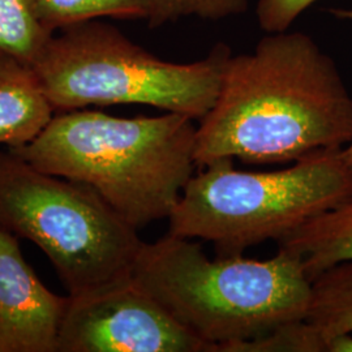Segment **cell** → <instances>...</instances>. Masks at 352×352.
<instances>
[{
    "label": "cell",
    "instance_id": "obj_16",
    "mask_svg": "<svg viewBox=\"0 0 352 352\" xmlns=\"http://www.w3.org/2000/svg\"><path fill=\"white\" fill-rule=\"evenodd\" d=\"M317 0H258L257 19L266 33L286 32L292 23Z\"/></svg>",
    "mask_w": 352,
    "mask_h": 352
},
{
    "label": "cell",
    "instance_id": "obj_4",
    "mask_svg": "<svg viewBox=\"0 0 352 352\" xmlns=\"http://www.w3.org/2000/svg\"><path fill=\"white\" fill-rule=\"evenodd\" d=\"M340 151H315L266 173L240 171L231 160L201 167L167 218L168 234L213 243L218 256L278 243L351 196L352 171Z\"/></svg>",
    "mask_w": 352,
    "mask_h": 352
},
{
    "label": "cell",
    "instance_id": "obj_18",
    "mask_svg": "<svg viewBox=\"0 0 352 352\" xmlns=\"http://www.w3.org/2000/svg\"><path fill=\"white\" fill-rule=\"evenodd\" d=\"M333 12H334V14H337V16L349 19V20L352 21V8L351 10H334ZM340 154H342L344 162L347 164V166L350 167V170L352 171V141L340 151Z\"/></svg>",
    "mask_w": 352,
    "mask_h": 352
},
{
    "label": "cell",
    "instance_id": "obj_3",
    "mask_svg": "<svg viewBox=\"0 0 352 352\" xmlns=\"http://www.w3.org/2000/svg\"><path fill=\"white\" fill-rule=\"evenodd\" d=\"M131 277L212 352L304 320L311 280L302 258L278 248L269 260L209 258L201 243L167 232L142 243Z\"/></svg>",
    "mask_w": 352,
    "mask_h": 352
},
{
    "label": "cell",
    "instance_id": "obj_8",
    "mask_svg": "<svg viewBox=\"0 0 352 352\" xmlns=\"http://www.w3.org/2000/svg\"><path fill=\"white\" fill-rule=\"evenodd\" d=\"M68 298L47 289L0 228V352H58Z\"/></svg>",
    "mask_w": 352,
    "mask_h": 352
},
{
    "label": "cell",
    "instance_id": "obj_7",
    "mask_svg": "<svg viewBox=\"0 0 352 352\" xmlns=\"http://www.w3.org/2000/svg\"><path fill=\"white\" fill-rule=\"evenodd\" d=\"M58 352H212L168 315L132 277L115 280L68 304Z\"/></svg>",
    "mask_w": 352,
    "mask_h": 352
},
{
    "label": "cell",
    "instance_id": "obj_17",
    "mask_svg": "<svg viewBox=\"0 0 352 352\" xmlns=\"http://www.w3.org/2000/svg\"><path fill=\"white\" fill-rule=\"evenodd\" d=\"M327 352H352V334L340 336L329 340Z\"/></svg>",
    "mask_w": 352,
    "mask_h": 352
},
{
    "label": "cell",
    "instance_id": "obj_10",
    "mask_svg": "<svg viewBox=\"0 0 352 352\" xmlns=\"http://www.w3.org/2000/svg\"><path fill=\"white\" fill-rule=\"evenodd\" d=\"M278 248L302 258L309 280L324 270L352 260V195L338 206L309 219L279 240Z\"/></svg>",
    "mask_w": 352,
    "mask_h": 352
},
{
    "label": "cell",
    "instance_id": "obj_6",
    "mask_svg": "<svg viewBox=\"0 0 352 352\" xmlns=\"http://www.w3.org/2000/svg\"><path fill=\"white\" fill-rule=\"evenodd\" d=\"M0 228L33 241L69 296L129 277L142 240L85 184L0 151Z\"/></svg>",
    "mask_w": 352,
    "mask_h": 352
},
{
    "label": "cell",
    "instance_id": "obj_12",
    "mask_svg": "<svg viewBox=\"0 0 352 352\" xmlns=\"http://www.w3.org/2000/svg\"><path fill=\"white\" fill-rule=\"evenodd\" d=\"M39 23L55 29L88 23L97 17L148 19L151 0H30Z\"/></svg>",
    "mask_w": 352,
    "mask_h": 352
},
{
    "label": "cell",
    "instance_id": "obj_15",
    "mask_svg": "<svg viewBox=\"0 0 352 352\" xmlns=\"http://www.w3.org/2000/svg\"><path fill=\"white\" fill-rule=\"evenodd\" d=\"M226 352H325L324 342L304 320L278 327L257 340L243 342Z\"/></svg>",
    "mask_w": 352,
    "mask_h": 352
},
{
    "label": "cell",
    "instance_id": "obj_2",
    "mask_svg": "<svg viewBox=\"0 0 352 352\" xmlns=\"http://www.w3.org/2000/svg\"><path fill=\"white\" fill-rule=\"evenodd\" d=\"M196 129L183 113L128 119L78 109L54 116L33 142L10 151L94 189L139 230L174 210L197 167Z\"/></svg>",
    "mask_w": 352,
    "mask_h": 352
},
{
    "label": "cell",
    "instance_id": "obj_1",
    "mask_svg": "<svg viewBox=\"0 0 352 352\" xmlns=\"http://www.w3.org/2000/svg\"><path fill=\"white\" fill-rule=\"evenodd\" d=\"M352 141V97L336 62L304 33H273L230 56L196 129L197 167L287 164Z\"/></svg>",
    "mask_w": 352,
    "mask_h": 352
},
{
    "label": "cell",
    "instance_id": "obj_9",
    "mask_svg": "<svg viewBox=\"0 0 352 352\" xmlns=\"http://www.w3.org/2000/svg\"><path fill=\"white\" fill-rule=\"evenodd\" d=\"M54 106L32 65L0 56V145L33 142L54 118Z\"/></svg>",
    "mask_w": 352,
    "mask_h": 352
},
{
    "label": "cell",
    "instance_id": "obj_14",
    "mask_svg": "<svg viewBox=\"0 0 352 352\" xmlns=\"http://www.w3.org/2000/svg\"><path fill=\"white\" fill-rule=\"evenodd\" d=\"M250 0H151L148 21L151 28L164 25L186 16L222 20L245 12Z\"/></svg>",
    "mask_w": 352,
    "mask_h": 352
},
{
    "label": "cell",
    "instance_id": "obj_13",
    "mask_svg": "<svg viewBox=\"0 0 352 352\" xmlns=\"http://www.w3.org/2000/svg\"><path fill=\"white\" fill-rule=\"evenodd\" d=\"M51 37L30 0H0V56H11L34 68Z\"/></svg>",
    "mask_w": 352,
    "mask_h": 352
},
{
    "label": "cell",
    "instance_id": "obj_5",
    "mask_svg": "<svg viewBox=\"0 0 352 352\" xmlns=\"http://www.w3.org/2000/svg\"><path fill=\"white\" fill-rule=\"evenodd\" d=\"M51 37L34 71L55 110L145 104L201 120L217 100L227 60L223 43L193 63L164 62L100 23Z\"/></svg>",
    "mask_w": 352,
    "mask_h": 352
},
{
    "label": "cell",
    "instance_id": "obj_11",
    "mask_svg": "<svg viewBox=\"0 0 352 352\" xmlns=\"http://www.w3.org/2000/svg\"><path fill=\"white\" fill-rule=\"evenodd\" d=\"M304 321L327 342L352 334V260L324 270L311 280V298Z\"/></svg>",
    "mask_w": 352,
    "mask_h": 352
}]
</instances>
